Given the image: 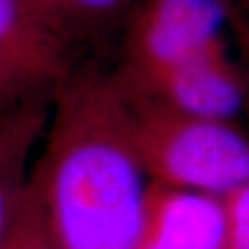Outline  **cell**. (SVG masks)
Segmentation results:
<instances>
[{
    "mask_svg": "<svg viewBox=\"0 0 249 249\" xmlns=\"http://www.w3.org/2000/svg\"><path fill=\"white\" fill-rule=\"evenodd\" d=\"M39 17L76 50L98 43L115 28H124L133 0H24Z\"/></svg>",
    "mask_w": 249,
    "mask_h": 249,
    "instance_id": "8992f818",
    "label": "cell"
},
{
    "mask_svg": "<svg viewBox=\"0 0 249 249\" xmlns=\"http://www.w3.org/2000/svg\"><path fill=\"white\" fill-rule=\"evenodd\" d=\"M4 249H59L46 231L43 218L39 216L36 205L30 197V192L20 220Z\"/></svg>",
    "mask_w": 249,
    "mask_h": 249,
    "instance_id": "ba28073f",
    "label": "cell"
},
{
    "mask_svg": "<svg viewBox=\"0 0 249 249\" xmlns=\"http://www.w3.org/2000/svg\"><path fill=\"white\" fill-rule=\"evenodd\" d=\"M220 236L216 249H249V183L216 199Z\"/></svg>",
    "mask_w": 249,
    "mask_h": 249,
    "instance_id": "52a82bcc",
    "label": "cell"
},
{
    "mask_svg": "<svg viewBox=\"0 0 249 249\" xmlns=\"http://www.w3.org/2000/svg\"><path fill=\"white\" fill-rule=\"evenodd\" d=\"M76 65V48L24 0H0V111L52 94Z\"/></svg>",
    "mask_w": 249,
    "mask_h": 249,
    "instance_id": "277c9868",
    "label": "cell"
},
{
    "mask_svg": "<svg viewBox=\"0 0 249 249\" xmlns=\"http://www.w3.org/2000/svg\"><path fill=\"white\" fill-rule=\"evenodd\" d=\"M231 0H142L122 28L120 57L111 69L133 94H151L170 78L222 59L231 48Z\"/></svg>",
    "mask_w": 249,
    "mask_h": 249,
    "instance_id": "3957f363",
    "label": "cell"
},
{
    "mask_svg": "<svg viewBox=\"0 0 249 249\" xmlns=\"http://www.w3.org/2000/svg\"><path fill=\"white\" fill-rule=\"evenodd\" d=\"M122 90L135 144L153 185L218 199L249 183L244 122L190 115Z\"/></svg>",
    "mask_w": 249,
    "mask_h": 249,
    "instance_id": "7a4b0ae2",
    "label": "cell"
},
{
    "mask_svg": "<svg viewBox=\"0 0 249 249\" xmlns=\"http://www.w3.org/2000/svg\"><path fill=\"white\" fill-rule=\"evenodd\" d=\"M111 69L80 63L53 89L28 192L59 249H139L151 201Z\"/></svg>",
    "mask_w": 249,
    "mask_h": 249,
    "instance_id": "6da1fadb",
    "label": "cell"
},
{
    "mask_svg": "<svg viewBox=\"0 0 249 249\" xmlns=\"http://www.w3.org/2000/svg\"><path fill=\"white\" fill-rule=\"evenodd\" d=\"M52 94L0 111V249L8 246L28 199L30 172L43 139Z\"/></svg>",
    "mask_w": 249,
    "mask_h": 249,
    "instance_id": "5b68a950",
    "label": "cell"
}]
</instances>
